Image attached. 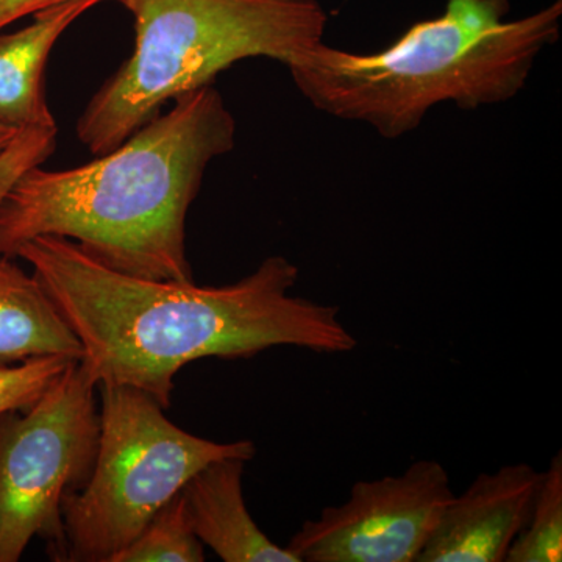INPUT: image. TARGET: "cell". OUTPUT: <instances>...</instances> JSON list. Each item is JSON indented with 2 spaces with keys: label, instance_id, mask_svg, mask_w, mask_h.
Returning a JSON list of instances; mask_svg holds the SVG:
<instances>
[{
  "label": "cell",
  "instance_id": "obj_1",
  "mask_svg": "<svg viewBox=\"0 0 562 562\" xmlns=\"http://www.w3.org/2000/svg\"><path fill=\"white\" fill-rule=\"evenodd\" d=\"M16 257L76 333L81 366L98 387H135L165 409L173 376L192 361L283 346L327 355L358 346L338 306L291 295L299 268L280 255L224 286L128 276L58 236L21 244Z\"/></svg>",
  "mask_w": 562,
  "mask_h": 562
},
{
  "label": "cell",
  "instance_id": "obj_2",
  "mask_svg": "<svg viewBox=\"0 0 562 562\" xmlns=\"http://www.w3.org/2000/svg\"><path fill=\"white\" fill-rule=\"evenodd\" d=\"M173 102L88 165L29 169L0 203V257L58 236L128 276L194 281L184 222L210 162L235 147L236 122L213 85Z\"/></svg>",
  "mask_w": 562,
  "mask_h": 562
},
{
  "label": "cell",
  "instance_id": "obj_3",
  "mask_svg": "<svg viewBox=\"0 0 562 562\" xmlns=\"http://www.w3.org/2000/svg\"><path fill=\"white\" fill-rule=\"evenodd\" d=\"M512 0H447L372 54L322 43L288 63L314 109L362 122L387 139L408 135L441 103L464 110L497 105L527 85L539 55L560 38L562 2L509 20Z\"/></svg>",
  "mask_w": 562,
  "mask_h": 562
},
{
  "label": "cell",
  "instance_id": "obj_4",
  "mask_svg": "<svg viewBox=\"0 0 562 562\" xmlns=\"http://www.w3.org/2000/svg\"><path fill=\"white\" fill-rule=\"evenodd\" d=\"M116 2L135 21V46L77 121L80 143L95 157L238 61L265 57L286 66L322 43L328 22L317 0Z\"/></svg>",
  "mask_w": 562,
  "mask_h": 562
},
{
  "label": "cell",
  "instance_id": "obj_5",
  "mask_svg": "<svg viewBox=\"0 0 562 562\" xmlns=\"http://www.w3.org/2000/svg\"><path fill=\"white\" fill-rule=\"evenodd\" d=\"M99 442L90 479L63 503L66 560L113 562L192 476L225 458L250 461L251 441L181 430L146 392L99 386Z\"/></svg>",
  "mask_w": 562,
  "mask_h": 562
},
{
  "label": "cell",
  "instance_id": "obj_6",
  "mask_svg": "<svg viewBox=\"0 0 562 562\" xmlns=\"http://www.w3.org/2000/svg\"><path fill=\"white\" fill-rule=\"evenodd\" d=\"M98 384L80 361L22 412L0 416V562L33 538L66 560L63 503L90 479L99 442Z\"/></svg>",
  "mask_w": 562,
  "mask_h": 562
},
{
  "label": "cell",
  "instance_id": "obj_7",
  "mask_svg": "<svg viewBox=\"0 0 562 562\" xmlns=\"http://www.w3.org/2000/svg\"><path fill=\"white\" fill-rule=\"evenodd\" d=\"M452 497L441 462L416 461L402 475L355 483L286 549L299 562H417Z\"/></svg>",
  "mask_w": 562,
  "mask_h": 562
},
{
  "label": "cell",
  "instance_id": "obj_8",
  "mask_svg": "<svg viewBox=\"0 0 562 562\" xmlns=\"http://www.w3.org/2000/svg\"><path fill=\"white\" fill-rule=\"evenodd\" d=\"M542 472L527 462L480 473L453 494L417 562H502L530 517Z\"/></svg>",
  "mask_w": 562,
  "mask_h": 562
},
{
  "label": "cell",
  "instance_id": "obj_9",
  "mask_svg": "<svg viewBox=\"0 0 562 562\" xmlns=\"http://www.w3.org/2000/svg\"><path fill=\"white\" fill-rule=\"evenodd\" d=\"M246 462L239 458L211 462L183 487L195 535L225 562H299L250 516L243 492Z\"/></svg>",
  "mask_w": 562,
  "mask_h": 562
},
{
  "label": "cell",
  "instance_id": "obj_10",
  "mask_svg": "<svg viewBox=\"0 0 562 562\" xmlns=\"http://www.w3.org/2000/svg\"><path fill=\"white\" fill-rule=\"evenodd\" d=\"M106 0H72L33 14L21 31L0 35V122L22 131L54 125L44 95L47 58L81 14Z\"/></svg>",
  "mask_w": 562,
  "mask_h": 562
},
{
  "label": "cell",
  "instance_id": "obj_11",
  "mask_svg": "<svg viewBox=\"0 0 562 562\" xmlns=\"http://www.w3.org/2000/svg\"><path fill=\"white\" fill-rule=\"evenodd\" d=\"M40 357L80 361L83 347L36 277L0 257V368Z\"/></svg>",
  "mask_w": 562,
  "mask_h": 562
},
{
  "label": "cell",
  "instance_id": "obj_12",
  "mask_svg": "<svg viewBox=\"0 0 562 562\" xmlns=\"http://www.w3.org/2000/svg\"><path fill=\"white\" fill-rule=\"evenodd\" d=\"M562 560V454L542 472L530 517L506 553V562Z\"/></svg>",
  "mask_w": 562,
  "mask_h": 562
},
{
  "label": "cell",
  "instance_id": "obj_13",
  "mask_svg": "<svg viewBox=\"0 0 562 562\" xmlns=\"http://www.w3.org/2000/svg\"><path fill=\"white\" fill-rule=\"evenodd\" d=\"M202 562L203 543L192 528L183 492L155 514L138 538L133 539L113 562Z\"/></svg>",
  "mask_w": 562,
  "mask_h": 562
},
{
  "label": "cell",
  "instance_id": "obj_14",
  "mask_svg": "<svg viewBox=\"0 0 562 562\" xmlns=\"http://www.w3.org/2000/svg\"><path fill=\"white\" fill-rule=\"evenodd\" d=\"M74 361L77 360L40 357L0 368V416L27 409Z\"/></svg>",
  "mask_w": 562,
  "mask_h": 562
},
{
  "label": "cell",
  "instance_id": "obj_15",
  "mask_svg": "<svg viewBox=\"0 0 562 562\" xmlns=\"http://www.w3.org/2000/svg\"><path fill=\"white\" fill-rule=\"evenodd\" d=\"M57 124L22 128L0 155V203L29 169L43 165L57 146Z\"/></svg>",
  "mask_w": 562,
  "mask_h": 562
},
{
  "label": "cell",
  "instance_id": "obj_16",
  "mask_svg": "<svg viewBox=\"0 0 562 562\" xmlns=\"http://www.w3.org/2000/svg\"><path fill=\"white\" fill-rule=\"evenodd\" d=\"M66 2H72V0H0V29L13 24L24 16H31V14L33 16L40 11Z\"/></svg>",
  "mask_w": 562,
  "mask_h": 562
},
{
  "label": "cell",
  "instance_id": "obj_17",
  "mask_svg": "<svg viewBox=\"0 0 562 562\" xmlns=\"http://www.w3.org/2000/svg\"><path fill=\"white\" fill-rule=\"evenodd\" d=\"M18 133H20V131H16V128L10 127V125H5L0 122V155H2V151L10 146L11 140L14 139V136H16Z\"/></svg>",
  "mask_w": 562,
  "mask_h": 562
}]
</instances>
